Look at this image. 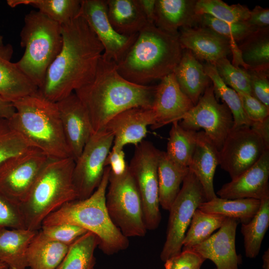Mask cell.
<instances>
[{"mask_svg":"<svg viewBox=\"0 0 269 269\" xmlns=\"http://www.w3.org/2000/svg\"><path fill=\"white\" fill-rule=\"evenodd\" d=\"M61 26L59 54L49 67L38 91L56 103L94 78L104 49L85 19L77 16Z\"/></svg>","mask_w":269,"mask_h":269,"instance_id":"6da1fadb","label":"cell"},{"mask_svg":"<svg viewBox=\"0 0 269 269\" xmlns=\"http://www.w3.org/2000/svg\"><path fill=\"white\" fill-rule=\"evenodd\" d=\"M156 87L129 81L119 73L116 63L102 55L93 79L74 92L86 109L96 133L125 110L151 108Z\"/></svg>","mask_w":269,"mask_h":269,"instance_id":"7a4b0ae2","label":"cell"},{"mask_svg":"<svg viewBox=\"0 0 269 269\" xmlns=\"http://www.w3.org/2000/svg\"><path fill=\"white\" fill-rule=\"evenodd\" d=\"M178 35L167 33L154 24L148 23L117 64L119 73L132 83L148 85L173 73L183 52Z\"/></svg>","mask_w":269,"mask_h":269,"instance_id":"3957f363","label":"cell"},{"mask_svg":"<svg viewBox=\"0 0 269 269\" xmlns=\"http://www.w3.org/2000/svg\"><path fill=\"white\" fill-rule=\"evenodd\" d=\"M110 171L109 166L105 167L100 184L90 196L65 203L47 216L41 226L70 224L82 227L98 237V247L107 255L127 249L128 238L114 224L106 206Z\"/></svg>","mask_w":269,"mask_h":269,"instance_id":"277c9868","label":"cell"},{"mask_svg":"<svg viewBox=\"0 0 269 269\" xmlns=\"http://www.w3.org/2000/svg\"><path fill=\"white\" fill-rule=\"evenodd\" d=\"M12 104L15 112L8 120L33 147L50 159L71 157L56 103L37 90Z\"/></svg>","mask_w":269,"mask_h":269,"instance_id":"5b68a950","label":"cell"},{"mask_svg":"<svg viewBox=\"0 0 269 269\" xmlns=\"http://www.w3.org/2000/svg\"><path fill=\"white\" fill-rule=\"evenodd\" d=\"M75 162L71 157L50 159L44 167L27 197L19 205L27 229L40 230L47 216L78 199L73 180Z\"/></svg>","mask_w":269,"mask_h":269,"instance_id":"8992f818","label":"cell"},{"mask_svg":"<svg viewBox=\"0 0 269 269\" xmlns=\"http://www.w3.org/2000/svg\"><path fill=\"white\" fill-rule=\"evenodd\" d=\"M20 36L24 52L15 63L39 89L49 67L61 50V26L38 10H32L24 17Z\"/></svg>","mask_w":269,"mask_h":269,"instance_id":"52a82bcc","label":"cell"},{"mask_svg":"<svg viewBox=\"0 0 269 269\" xmlns=\"http://www.w3.org/2000/svg\"><path fill=\"white\" fill-rule=\"evenodd\" d=\"M106 206L116 227L127 238L142 237L147 231L140 197L129 168L121 174L110 171Z\"/></svg>","mask_w":269,"mask_h":269,"instance_id":"ba28073f","label":"cell"},{"mask_svg":"<svg viewBox=\"0 0 269 269\" xmlns=\"http://www.w3.org/2000/svg\"><path fill=\"white\" fill-rule=\"evenodd\" d=\"M160 150L143 140L135 146L129 170L136 184L147 230L157 229L161 219L159 209L157 167Z\"/></svg>","mask_w":269,"mask_h":269,"instance_id":"9c48e42d","label":"cell"},{"mask_svg":"<svg viewBox=\"0 0 269 269\" xmlns=\"http://www.w3.org/2000/svg\"><path fill=\"white\" fill-rule=\"evenodd\" d=\"M206 201L200 182L189 170L180 191L168 211L166 237L160 255L162 262H165L181 252L182 242L193 215L200 205Z\"/></svg>","mask_w":269,"mask_h":269,"instance_id":"30bf717a","label":"cell"},{"mask_svg":"<svg viewBox=\"0 0 269 269\" xmlns=\"http://www.w3.org/2000/svg\"><path fill=\"white\" fill-rule=\"evenodd\" d=\"M180 121L179 124L185 130L197 132L203 129L218 151L234 125L231 111L224 103L218 102L213 85L207 88L196 104Z\"/></svg>","mask_w":269,"mask_h":269,"instance_id":"8fae6325","label":"cell"},{"mask_svg":"<svg viewBox=\"0 0 269 269\" xmlns=\"http://www.w3.org/2000/svg\"><path fill=\"white\" fill-rule=\"evenodd\" d=\"M113 141V134L105 129L94 133L75 161L73 180L77 199L88 198L100 184Z\"/></svg>","mask_w":269,"mask_h":269,"instance_id":"7c38bea8","label":"cell"},{"mask_svg":"<svg viewBox=\"0 0 269 269\" xmlns=\"http://www.w3.org/2000/svg\"><path fill=\"white\" fill-rule=\"evenodd\" d=\"M50 159L35 149L8 159L0 166V192L19 205Z\"/></svg>","mask_w":269,"mask_h":269,"instance_id":"4fadbf2b","label":"cell"},{"mask_svg":"<svg viewBox=\"0 0 269 269\" xmlns=\"http://www.w3.org/2000/svg\"><path fill=\"white\" fill-rule=\"evenodd\" d=\"M267 149L260 135L250 126L234 128L219 151V165L232 180L256 163Z\"/></svg>","mask_w":269,"mask_h":269,"instance_id":"5bb4252c","label":"cell"},{"mask_svg":"<svg viewBox=\"0 0 269 269\" xmlns=\"http://www.w3.org/2000/svg\"><path fill=\"white\" fill-rule=\"evenodd\" d=\"M77 16L85 19L103 46V57L116 64L127 53L138 34L123 35L115 30L108 18L106 0H81Z\"/></svg>","mask_w":269,"mask_h":269,"instance_id":"9a60e30c","label":"cell"},{"mask_svg":"<svg viewBox=\"0 0 269 269\" xmlns=\"http://www.w3.org/2000/svg\"><path fill=\"white\" fill-rule=\"evenodd\" d=\"M56 105L71 156L75 161L94 133L88 113L75 92Z\"/></svg>","mask_w":269,"mask_h":269,"instance_id":"2e32d148","label":"cell"},{"mask_svg":"<svg viewBox=\"0 0 269 269\" xmlns=\"http://www.w3.org/2000/svg\"><path fill=\"white\" fill-rule=\"evenodd\" d=\"M194 106L181 90L173 73L168 75L156 85L151 107L154 122L151 128L157 129L180 121Z\"/></svg>","mask_w":269,"mask_h":269,"instance_id":"e0dca14e","label":"cell"},{"mask_svg":"<svg viewBox=\"0 0 269 269\" xmlns=\"http://www.w3.org/2000/svg\"><path fill=\"white\" fill-rule=\"evenodd\" d=\"M154 122L151 108L134 107L125 110L113 117L103 129L114 136L112 148L123 149L127 144L135 146L140 143L147 134L148 126Z\"/></svg>","mask_w":269,"mask_h":269,"instance_id":"ac0fdd59","label":"cell"},{"mask_svg":"<svg viewBox=\"0 0 269 269\" xmlns=\"http://www.w3.org/2000/svg\"><path fill=\"white\" fill-rule=\"evenodd\" d=\"M269 149L239 176L224 184L217 192L226 199L252 198L261 200L269 196Z\"/></svg>","mask_w":269,"mask_h":269,"instance_id":"d6986e66","label":"cell"},{"mask_svg":"<svg viewBox=\"0 0 269 269\" xmlns=\"http://www.w3.org/2000/svg\"><path fill=\"white\" fill-rule=\"evenodd\" d=\"M237 220L227 218L218 231L208 239L192 248L205 260L211 261L215 269H239L241 258L236 250Z\"/></svg>","mask_w":269,"mask_h":269,"instance_id":"ffe728a7","label":"cell"},{"mask_svg":"<svg viewBox=\"0 0 269 269\" xmlns=\"http://www.w3.org/2000/svg\"><path fill=\"white\" fill-rule=\"evenodd\" d=\"M178 38L183 49L190 51L197 59L211 64L227 57L234 46L223 36L200 25L180 28Z\"/></svg>","mask_w":269,"mask_h":269,"instance_id":"44dd1931","label":"cell"},{"mask_svg":"<svg viewBox=\"0 0 269 269\" xmlns=\"http://www.w3.org/2000/svg\"><path fill=\"white\" fill-rule=\"evenodd\" d=\"M195 0H156L154 24L167 33L178 35V29L198 23Z\"/></svg>","mask_w":269,"mask_h":269,"instance_id":"7402d4cb","label":"cell"},{"mask_svg":"<svg viewBox=\"0 0 269 269\" xmlns=\"http://www.w3.org/2000/svg\"><path fill=\"white\" fill-rule=\"evenodd\" d=\"M12 53L9 44L0 49V96L12 103L38 89L16 63L10 61Z\"/></svg>","mask_w":269,"mask_h":269,"instance_id":"603a6c76","label":"cell"},{"mask_svg":"<svg viewBox=\"0 0 269 269\" xmlns=\"http://www.w3.org/2000/svg\"><path fill=\"white\" fill-rule=\"evenodd\" d=\"M219 164V151L203 131L197 132L196 147L188 168L200 182L207 201L217 197L213 179Z\"/></svg>","mask_w":269,"mask_h":269,"instance_id":"cb8c5ba5","label":"cell"},{"mask_svg":"<svg viewBox=\"0 0 269 269\" xmlns=\"http://www.w3.org/2000/svg\"><path fill=\"white\" fill-rule=\"evenodd\" d=\"M182 91L196 104L211 81L204 66L192 52L185 49L173 72Z\"/></svg>","mask_w":269,"mask_h":269,"instance_id":"d4e9b609","label":"cell"},{"mask_svg":"<svg viewBox=\"0 0 269 269\" xmlns=\"http://www.w3.org/2000/svg\"><path fill=\"white\" fill-rule=\"evenodd\" d=\"M38 231L27 229H0V261L10 269H27V251Z\"/></svg>","mask_w":269,"mask_h":269,"instance_id":"484cf974","label":"cell"},{"mask_svg":"<svg viewBox=\"0 0 269 269\" xmlns=\"http://www.w3.org/2000/svg\"><path fill=\"white\" fill-rule=\"evenodd\" d=\"M110 23L119 33L138 34L148 23L137 0H106Z\"/></svg>","mask_w":269,"mask_h":269,"instance_id":"4316f807","label":"cell"},{"mask_svg":"<svg viewBox=\"0 0 269 269\" xmlns=\"http://www.w3.org/2000/svg\"><path fill=\"white\" fill-rule=\"evenodd\" d=\"M189 172L187 167L173 162L165 151H160L157 167L159 205L169 211Z\"/></svg>","mask_w":269,"mask_h":269,"instance_id":"83f0119b","label":"cell"},{"mask_svg":"<svg viewBox=\"0 0 269 269\" xmlns=\"http://www.w3.org/2000/svg\"><path fill=\"white\" fill-rule=\"evenodd\" d=\"M69 246L51 240L39 230L26 253L29 269H56L69 249Z\"/></svg>","mask_w":269,"mask_h":269,"instance_id":"f1b7e54d","label":"cell"},{"mask_svg":"<svg viewBox=\"0 0 269 269\" xmlns=\"http://www.w3.org/2000/svg\"><path fill=\"white\" fill-rule=\"evenodd\" d=\"M261 200L252 198L226 199L216 197L200 205L198 209L206 213L218 214L249 223L259 210Z\"/></svg>","mask_w":269,"mask_h":269,"instance_id":"f546056e","label":"cell"},{"mask_svg":"<svg viewBox=\"0 0 269 269\" xmlns=\"http://www.w3.org/2000/svg\"><path fill=\"white\" fill-rule=\"evenodd\" d=\"M238 45L245 69H269V28L254 31Z\"/></svg>","mask_w":269,"mask_h":269,"instance_id":"4dcf8cb0","label":"cell"},{"mask_svg":"<svg viewBox=\"0 0 269 269\" xmlns=\"http://www.w3.org/2000/svg\"><path fill=\"white\" fill-rule=\"evenodd\" d=\"M269 226V196L261 200L260 208L251 220L242 224L241 233L244 238L246 256L256 258Z\"/></svg>","mask_w":269,"mask_h":269,"instance_id":"1f68e13d","label":"cell"},{"mask_svg":"<svg viewBox=\"0 0 269 269\" xmlns=\"http://www.w3.org/2000/svg\"><path fill=\"white\" fill-rule=\"evenodd\" d=\"M6 2L12 8L20 5L33 6L40 12L62 25L78 15L81 0H7Z\"/></svg>","mask_w":269,"mask_h":269,"instance_id":"d6a6232c","label":"cell"},{"mask_svg":"<svg viewBox=\"0 0 269 269\" xmlns=\"http://www.w3.org/2000/svg\"><path fill=\"white\" fill-rule=\"evenodd\" d=\"M99 241L93 233L88 232L71 244L56 269H95V251Z\"/></svg>","mask_w":269,"mask_h":269,"instance_id":"836d02e7","label":"cell"},{"mask_svg":"<svg viewBox=\"0 0 269 269\" xmlns=\"http://www.w3.org/2000/svg\"><path fill=\"white\" fill-rule=\"evenodd\" d=\"M171 124L165 152L173 162L188 167L196 147L197 132L184 129L179 121Z\"/></svg>","mask_w":269,"mask_h":269,"instance_id":"e575fe53","label":"cell"},{"mask_svg":"<svg viewBox=\"0 0 269 269\" xmlns=\"http://www.w3.org/2000/svg\"><path fill=\"white\" fill-rule=\"evenodd\" d=\"M203 66L206 74L212 82L216 98L221 99L232 114L233 128L242 126H250L252 122L244 111L237 92L224 83L213 64L207 63Z\"/></svg>","mask_w":269,"mask_h":269,"instance_id":"d590c367","label":"cell"},{"mask_svg":"<svg viewBox=\"0 0 269 269\" xmlns=\"http://www.w3.org/2000/svg\"><path fill=\"white\" fill-rule=\"evenodd\" d=\"M227 218L197 209L182 242V250H189L208 239L219 229Z\"/></svg>","mask_w":269,"mask_h":269,"instance_id":"8d00e7d4","label":"cell"},{"mask_svg":"<svg viewBox=\"0 0 269 269\" xmlns=\"http://www.w3.org/2000/svg\"><path fill=\"white\" fill-rule=\"evenodd\" d=\"M197 15L208 14L227 22L246 21L250 10L240 4L229 5L221 0H198L195 4Z\"/></svg>","mask_w":269,"mask_h":269,"instance_id":"74e56055","label":"cell"},{"mask_svg":"<svg viewBox=\"0 0 269 269\" xmlns=\"http://www.w3.org/2000/svg\"><path fill=\"white\" fill-rule=\"evenodd\" d=\"M35 149L8 120L0 118V166L10 158Z\"/></svg>","mask_w":269,"mask_h":269,"instance_id":"f35d334b","label":"cell"},{"mask_svg":"<svg viewBox=\"0 0 269 269\" xmlns=\"http://www.w3.org/2000/svg\"><path fill=\"white\" fill-rule=\"evenodd\" d=\"M198 24L207 27L229 40L233 45H237L254 31L258 30L246 21L227 22L208 14L199 15Z\"/></svg>","mask_w":269,"mask_h":269,"instance_id":"ab89813d","label":"cell"},{"mask_svg":"<svg viewBox=\"0 0 269 269\" xmlns=\"http://www.w3.org/2000/svg\"><path fill=\"white\" fill-rule=\"evenodd\" d=\"M212 64L226 85L237 92L251 95L250 77L245 69L235 66L227 57L219 59Z\"/></svg>","mask_w":269,"mask_h":269,"instance_id":"60d3db41","label":"cell"},{"mask_svg":"<svg viewBox=\"0 0 269 269\" xmlns=\"http://www.w3.org/2000/svg\"><path fill=\"white\" fill-rule=\"evenodd\" d=\"M40 230L48 239L69 246L88 232L82 227L70 224L42 226Z\"/></svg>","mask_w":269,"mask_h":269,"instance_id":"b9f144b4","label":"cell"},{"mask_svg":"<svg viewBox=\"0 0 269 269\" xmlns=\"http://www.w3.org/2000/svg\"><path fill=\"white\" fill-rule=\"evenodd\" d=\"M26 229L18 204L0 192V229Z\"/></svg>","mask_w":269,"mask_h":269,"instance_id":"7bdbcfd3","label":"cell"},{"mask_svg":"<svg viewBox=\"0 0 269 269\" xmlns=\"http://www.w3.org/2000/svg\"><path fill=\"white\" fill-rule=\"evenodd\" d=\"M250 81L251 95L269 108V69H246Z\"/></svg>","mask_w":269,"mask_h":269,"instance_id":"ee69618b","label":"cell"},{"mask_svg":"<svg viewBox=\"0 0 269 269\" xmlns=\"http://www.w3.org/2000/svg\"><path fill=\"white\" fill-rule=\"evenodd\" d=\"M205 261L191 250H182L180 254L164 262L162 269H197L201 268Z\"/></svg>","mask_w":269,"mask_h":269,"instance_id":"f6af8a7d","label":"cell"},{"mask_svg":"<svg viewBox=\"0 0 269 269\" xmlns=\"http://www.w3.org/2000/svg\"><path fill=\"white\" fill-rule=\"evenodd\" d=\"M243 108L252 122H261L269 117V108L250 94L237 92Z\"/></svg>","mask_w":269,"mask_h":269,"instance_id":"bcb514c9","label":"cell"},{"mask_svg":"<svg viewBox=\"0 0 269 269\" xmlns=\"http://www.w3.org/2000/svg\"><path fill=\"white\" fill-rule=\"evenodd\" d=\"M246 22L256 30L269 28V9L259 5L250 10V16Z\"/></svg>","mask_w":269,"mask_h":269,"instance_id":"7dc6e473","label":"cell"},{"mask_svg":"<svg viewBox=\"0 0 269 269\" xmlns=\"http://www.w3.org/2000/svg\"><path fill=\"white\" fill-rule=\"evenodd\" d=\"M105 166H109L111 171L115 174L125 172L128 165L125 160L124 150H116L111 148L106 159Z\"/></svg>","mask_w":269,"mask_h":269,"instance_id":"c3c4849f","label":"cell"},{"mask_svg":"<svg viewBox=\"0 0 269 269\" xmlns=\"http://www.w3.org/2000/svg\"><path fill=\"white\" fill-rule=\"evenodd\" d=\"M250 127L260 135L269 148V117L261 122H252Z\"/></svg>","mask_w":269,"mask_h":269,"instance_id":"681fc988","label":"cell"},{"mask_svg":"<svg viewBox=\"0 0 269 269\" xmlns=\"http://www.w3.org/2000/svg\"><path fill=\"white\" fill-rule=\"evenodd\" d=\"M156 0H137L139 7L148 23L154 24Z\"/></svg>","mask_w":269,"mask_h":269,"instance_id":"f907efd6","label":"cell"},{"mask_svg":"<svg viewBox=\"0 0 269 269\" xmlns=\"http://www.w3.org/2000/svg\"><path fill=\"white\" fill-rule=\"evenodd\" d=\"M15 112V110L12 103L0 96V118L9 120Z\"/></svg>","mask_w":269,"mask_h":269,"instance_id":"816d5d0a","label":"cell"},{"mask_svg":"<svg viewBox=\"0 0 269 269\" xmlns=\"http://www.w3.org/2000/svg\"><path fill=\"white\" fill-rule=\"evenodd\" d=\"M263 268L264 269H269V250H266L263 256Z\"/></svg>","mask_w":269,"mask_h":269,"instance_id":"f5cc1de1","label":"cell"},{"mask_svg":"<svg viewBox=\"0 0 269 269\" xmlns=\"http://www.w3.org/2000/svg\"><path fill=\"white\" fill-rule=\"evenodd\" d=\"M5 46V45H4L3 42V37L0 35V49L3 48Z\"/></svg>","mask_w":269,"mask_h":269,"instance_id":"db71d44e","label":"cell"},{"mask_svg":"<svg viewBox=\"0 0 269 269\" xmlns=\"http://www.w3.org/2000/svg\"><path fill=\"white\" fill-rule=\"evenodd\" d=\"M7 268L6 265L0 261V269H5Z\"/></svg>","mask_w":269,"mask_h":269,"instance_id":"11a10c76","label":"cell"},{"mask_svg":"<svg viewBox=\"0 0 269 269\" xmlns=\"http://www.w3.org/2000/svg\"><path fill=\"white\" fill-rule=\"evenodd\" d=\"M5 269H9V268H8L7 267V268H5Z\"/></svg>","mask_w":269,"mask_h":269,"instance_id":"9f6ffc18","label":"cell"},{"mask_svg":"<svg viewBox=\"0 0 269 269\" xmlns=\"http://www.w3.org/2000/svg\"><path fill=\"white\" fill-rule=\"evenodd\" d=\"M197 269H200V268H197Z\"/></svg>","mask_w":269,"mask_h":269,"instance_id":"6f0895ef","label":"cell"},{"mask_svg":"<svg viewBox=\"0 0 269 269\" xmlns=\"http://www.w3.org/2000/svg\"></svg>","mask_w":269,"mask_h":269,"instance_id":"680465c9","label":"cell"}]
</instances>
